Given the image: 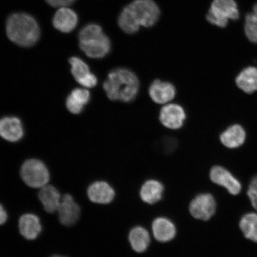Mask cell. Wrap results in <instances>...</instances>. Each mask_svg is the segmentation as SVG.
Returning <instances> with one entry per match:
<instances>
[{"label":"cell","mask_w":257,"mask_h":257,"mask_svg":"<svg viewBox=\"0 0 257 257\" xmlns=\"http://www.w3.org/2000/svg\"><path fill=\"white\" fill-rule=\"evenodd\" d=\"M48 5L54 8H59L70 6L73 4L76 0H45Z\"/></svg>","instance_id":"obj_28"},{"label":"cell","mask_w":257,"mask_h":257,"mask_svg":"<svg viewBox=\"0 0 257 257\" xmlns=\"http://www.w3.org/2000/svg\"><path fill=\"white\" fill-rule=\"evenodd\" d=\"M89 200L98 204H107L113 200L115 192L107 182L96 181L90 185L87 189Z\"/></svg>","instance_id":"obj_14"},{"label":"cell","mask_w":257,"mask_h":257,"mask_svg":"<svg viewBox=\"0 0 257 257\" xmlns=\"http://www.w3.org/2000/svg\"><path fill=\"white\" fill-rule=\"evenodd\" d=\"M51 257H66V256L59 255H54L53 256H51Z\"/></svg>","instance_id":"obj_30"},{"label":"cell","mask_w":257,"mask_h":257,"mask_svg":"<svg viewBox=\"0 0 257 257\" xmlns=\"http://www.w3.org/2000/svg\"><path fill=\"white\" fill-rule=\"evenodd\" d=\"M160 16L159 6L153 0H134L121 11L118 24L125 33L134 34L141 27H152Z\"/></svg>","instance_id":"obj_1"},{"label":"cell","mask_w":257,"mask_h":257,"mask_svg":"<svg viewBox=\"0 0 257 257\" xmlns=\"http://www.w3.org/2000/svg\"><path fill=\"white\" fill-rule=\"evenodd\" d=\"M210 177L211 181L222 186L233 195H238L242 190V185L229 170L223 167L217 166L211 169Z\"/></svg>","instance_id":"obj_9"},{"label":"cell","mask_w":257,"mask_h":257,"mask_svg":"<svg viewBox=\"0 0 257 257\" xmlns=\"http://www.w3.org/2000/svg\"><path fill=\"white\" fill-rule=\"evenodd\" d=\"M128 240L135 251L141 253L146 251L150 243V236L145 228L137 226L131 230Z\"/></svg>","instance_id":"obj_22"},{"label":"cell","mask_w":257,"mask_h":257,"mask_svg":"<svg viewBox=\"0 0 257 257\" xmlns=\"http://www.w3.org/2000/svg\"><path fill=\"white\" fill-rule=\"evenodd\" d=\"M236 85L247 94L257 91V68L248 67L244 69L236 79Z\"/></svg>","instance_id":"obj_21"},{"label":"cell","mask_w":257,"mask_h":257,"mask_svg":"<svg viewBox=\"0 0 257 257\" xmlns=\"http://www.w3.org/2000/svg\"><path fill=\"white\" fill-rule=\"evenodd\" d=\"M57 212L60 223L69 227L75 224L79 220L81 209L72 195L65 194L62 198Z\"/></svg>","instance_id":"obj_8"},{"label":"cell","mask_w":257,"mask_h":257,"mask_svg":"<svg viewBox=\"0 0 257 257\" xmlns=\"http://www.w3.org/2000/svg\"><path fill=\"white\" fill-rule=\"evenodd\" d=\"M8 213L5 208L0 204V225L4 224L8 220Z\"/></svg>","instance_id":"obj_29"},{"label":"cell","mask_w":257,"mask_h":257,"mask_svg":"<svg viewBox=\"0 0 257 257\" xmlns=\"http://www.w3.org/2000/svg\"><path fill=\"white\" fill-rule=\"evenodd\" d=\"M69 63L72 75L80 85L91 88L97 84V78L90 71L89 66L84 61L79 57H73L70 58Z\"/></svg>","instance_id":"obj_12"},{"label":"cell","mask_w":257,"mask_h":257,"mask_svg":"<svg viewBox=\"0 0 257 257\" xmlns=\"http://www.w3.org/2000/svg\"><path fill=\"white\" fill-rule=\"evenodd\" d=\"M239 14L234 0H214L207 15V20L218 27H226L231 20H237Z\"/></svg>","instance_id":"obj_6"},{"label":"cell","mask_w":257,"mask_h":257,"mask_svg":"<svg viewBox=\"0 0 257 257\" xmlns=\"http://www.w3.org/2000/svg\"><path fill=\"white\" fill-rule=\"evenodd\" d=\"M164 186L156 180H149L144 183L140 190L141 200L147 204H153L162 200Z\"/></svg>","instance_id":"obj_19"},{"label":"cell","mask_w":257,"mask_h":257,"mask_svg":"<svg viewBox=\"0 0 257 257\" xmlns=\"http://www.w3.org/2000/svg\"><path fill=\"white\" fill-rule=\"evenodd\" d=\"M21 176L25 184L30 187L40 189L48 184L50 172L45 164L38 159L26 161L21 169Z\"/></svg>","instance_id":"obj_5"},{"label":"cell","mask_w":257,"mask_h":257,"mask_svg":"<svg viewBox=\"0 0 257 257\" xmlns=\"http://www.w3.org/2000/svg\"><path fill=\"white\" fill-rule=\"evenodd\" d=\"M189 210L194 218L207 221L214 216L216 210V202L213 195L201 194L193 199Z\"/></svg>","instance_id":"obj_7"},{"label":"cell","mask_w":257,"mask_h":257,"mask_svg":"<svg viewBox=\"0 0 257 257\" xmlns=\"http://www.w3.org/2000/svg\"><path fill=\"white\" fill-rule=\"evenodd\" d=\"M239 227L246 239L257 242V213L243 215L239 221Z\"/></svg>","instance_id":"obj_23"},{"label":"cell","mask_w":257,"mask_h":257,"mask_svg":"<svg viewBox=\"0 0 257 257\" xmlns=\"http://www.w3.org/2000/svg\"><path fill=\"white\" fill-rule=\"evenodd\" d=\"M108 98L112 101L130 102L134 100L140 90V81L131 70L117 68L108 73L103 83Z\"/></svg>","instance_id":"obj_2"},{"label":"cell","mask_w":257,"mask_h":257,"mask_svg":"<svg viewBox=\"0 0 257 257\" xmlns=\"http://www.w3.org/2000/svg\"><path fill=\"white\" fill-rule=\"evenodd\" d=\"M78 104L84 107L87 104L91 98L88 90L82 88H76L69 95Z\"/></svg>","instance_id":"obj_25"},{"label":"cell","mask_w":257,"mask_h":257,"mask_svg":"<svg viewBox=\"0 0 257 257\" xmlns=\"http://www.w3.org/2000/svg\"><path fill=\"white\" fill-rule=\"evenodd\" d=\"M19 229L21 235L26 239H37L42 231L40 218L34 214H25L19 218Z\"/></svg>","instance_id":"obj_16"},{"label":"cell","mask_w":257,"mask_h":257,"mask_svg":"<svg viewBox=\"0 0 257 257\" xmlns=\"http://www.w3.org/2000/svg\"><path fill=\"white\" fill-rule=\"evenodd\" d=\"M245 31L248 40L257 43V3L253 6V12L246 16Z\"/></svg>","instance_id":"obj_24"},{"label":"cell","mask_w":257,"mask_h":257,"mask_svg":"<svg viewBox=\"0 0 257 257\" xmlns=\"http://www.w3.org/2000/svg\"><path fill=\"white\" fill-rule=\"evenodd\" d=\"M176 89L172 83L154 80L149 88V95L154 102L157 104H165L172 101L175 97Z\"/></svg>","instance_id":"obj_13"},{"label":"cell","mask_w":257,"mask_h":257,"mask_svg":"<svg viewBox=\"0 0 257 257\" xmlns=\"http://www.w3.org/2000/svg\"><path fill=\"white\" fill-rule=\"evenodd\" d=\"M186 115L182 106L171 104L164 106L160 112L161 123L170 130H178L185 123Z\"/></svg>","instance_id":"obj_10"},{"label":"cell","mask_w":257,"mask_h":257,"mask_svg":"<svg viewBox=\"0 0 257 257\" xmlns=\"http://www.w3.org/2000/svg\"><path fill=\"white\" fill-rule=\"evenodd\" d=\"M152 229L154 237L160 242H168L176 236L174 223L168 218L158 217L154 220Z\"/></svg>","instance_id":"obj_17"},{"label":"cell","mask_w":257,"mask_h":257,"mask_svg":"<svg viewBox=\"0 0 257 257\" xmlns=\"http://www.w3.org/2000/svg\"><path fill=\"white\" fill-rule=\"evenodd\" d=\"M246 133L243 128L239 124L230 126L220 136V141L225 147L229 149H236L245 142Z\"/></svg>","instance_id":"obj_20"},{"label":"cell","mask_w":257,"mask_h":257,"mask_svg":"<svg viewBox=\"0 0 257 257\" xmlns=\"http://www.w3.org/2000/svg\"><path fill=\"white\" fill-rule=\"evenodd\" d=\"M6 34L13 43L23 47L34 46L39 40V25L33 16L25 13H15L9 16L6 24Z\"/></svg>","instance_id":"obj_3"},{"label":"cell","mask_w":257,"mask_h":257,"mask_svg":"<svg viewBox=\"0 0 257 257\" xmlns=\"http://www.w3.org/2000/svg\"><path fill=\"white\" fill-rule=\"evenodd\" d=\"M78 21V16L76 12L69 6H65L57 8L53 18V25L57 31L68 34L75 30Z\"/></svg>","instance_id":"obj_11"},{"label":"cell","mask_w":257,"mask_h":257,"mask_svg":"<svg viewBox=\"0 0 257 257\" xmlns=\"http://www.w3.org/2000/svg\"><path fill=\"white\" fill-rule=\"evenodd\" d=\"M38 198L45 211L48 213H54L57 211L62 197L56 188L47 184L40 188Z\"/></svg>","instance_id":"obj_18"},{"label":"cell","mask_w":257,"mask_h":257,"mask_svg":"<svg viewBox=\"0 0 257 257\" xmlns=\"http://www.w3.org/2000/svg\"><path fill=\"white\" fill-rule=\"evenodd\" d=\"M247 194L252 207L257 211V176L250 181Z\"/></svg>","instance_id":"obj_26"},{"label":"cell","mask_w":257,"mask_h":257,"mask_svg":"<svg viewBox=\"0 0 257 257\" xmlns=\"http://www.w3.org/2000/svg\"><path fill=\"white\" fill-rule=\"evenodd\" d=\"M80 50L92 59H102L111 50V42L100 26L89 24L83 27L78 34Z\"/></svg>","instance_id":"obj_4"},{"label":"cell","mask_w":257,"mask_h":257,"mask_svg":"<svg viewBox=\"0 0 257 257\" xmlns=\"http://www.w3.org/2000/svg\"><path fill=\"white\" fill-rule=\"evenodd\" d=\"M66 107L70 112L75 114H79L83 108V106L77 103L69 95L66 99Z\"/></svg>","instance_id":"obj_27"},{"label":"cell","mask_w":257,"mask_h":257,"mask_svg":"<svg viewBox=\"0 0 257 257\" xmlns=\"http://www.w3.org/2000/svg\"><path fill=\"white\" fill-rule=\"evenodd\" d=\"M24 128L20 119L6 117L0 119V137L9 142H18L24 136Z\"/></svg>","instance_id":"obj_15"}]
</instances>
